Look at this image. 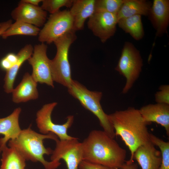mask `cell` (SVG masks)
Masks as SVG:
<instances>
[{
  "instance_id": "obj_8",
  "label": "cell",
  "mask_w": 169,
  "mask_h": 169,
  "mask_svg": "<svg viewBox=\"0 0 169 169\" xmlns=\"http://www.w3.org/2000/svg\"><path fill=\"white\" fill-rule=\"evenodd\" d=\"M57 105L56 102L45 104L37 112L36 119L37 126L42 134L52 133L57 136L60 140L72 139L74 137L68 134L67 131L73 123V115H68L66 118V122L63 124H56L52 121V113Z\"/></svg>"
},
{
  "instance_id": "obj_13",
  "label": "cell",
  "mask_w": 169,
  "mask_h": 169,
  "mask_svg": "<svg viewBox=\"0 0 169 169\" xmlns=\"http://www.w3.org/2000/svg\"><path fill=\"white\" fill-rule=\"evenodd\" d=\"M148 16L156 30V36L166 33L169 23V0H154Z\"/></svg>"
},
{
  "instance_id": "obj_28",
  "label": "cell",
  "mask_w": 169,
  "mask_h": 169,
  "mask_svg": "<svg viewBox=\"0 0 169 169\" xmlns=\"http://www.w3.org/2000/svg\"><path fill=\"white\" fill-rule=\"evenodd\" d=\"M18 59L17 54L13 53H9L1 60L0 67L2 69L7 71L16 63Z\"/></svg>"
},
{
  "instance_id": "obj_26",
  "label": "cell",
  "mask_w": 169,
  "mask_h": 169,
  "mask_svg": "<svg viewBox=\"0 0 169 169\" xmlns=\"http://www.w3.org/2000/svg\"><path fill=\"white\" fill-rule=\"evenodd\" d=\"M74 0H42L41 8L50 14L56 13L61 7L70 8Z\"/></svg>"
},
{
  "instance_id": "obj_20",
  "label": "cell",
  "mask_w": 169,
  "mask_h": 169,
  "mask_svg": "<svg viewBox=\"0 0 169 169\" xmlns=\"http://www.w3.org/2000/svg\"><path fill=\"white\" fill-rule=\"evenodd\" d=\"M152 4L145 0H124L118 13V21L136 15L148 16Z\"/></svg>"
},
{
  "instance_id": "obj_24",
  "label": "cell",
  "mask_w": 169,
  "mask_h": 169,
  "mask_svg": "<svg viewBox=\"0 0 169 169\" xmlns=\"http://www.w3.org/2000/svg\"><path fill=\"white\" fill-rule=\"evenodd\" d=\"M150 141L160 148L161 162L159 169H169V142H166L153 134H150Z\"/></svg>"
},
{
  "instance_id": "obj_19",
  "label": "cell",
  "mask_w": 169,
  "mask_h": 169,
  "mask_svg": "<svg viewBox=\"0 0 169 169\" xmlns=\"http://www.w3.org/2000/svg\"><path fill=\"white\" fill-rule=\"evenodd\" d=\"M33 49V48L31 44H27L21 49L17 54L18 57L17 62L6 71L4 79L3 88L6 93H12L13 90L14 82L19 70L23 64L31 56Z\"/></svg>"
},
{
  "instance_id": "obj_25",
  "label": "cell",
  "mask_w": 169,
  "mask_h": 169,
  "mask_svg": "<svg viewBox=\"0 0 169 169\" xmlns=\"http://www.w3.org/2000/svg\"><path fill=\"white\" fill-rule=\"evenodd\" d=\"M124 0H95V12H107L117 15Z\"/></svg>"
},
{
  "instance_id": "obj_2",
  "label": "cell",
  "mask_w": 169,
  "mask_h": 169,
  "mask_svg": "<svg viewBox=\"0 0 169 169\" xmlns=\"http://www.w3.org/2000/svg\"><path fill=\"white\" fill-rule=\"evenodd\" d=\"M114 129L115 136H119L131 152L129 160L133 161V156L140 146L150 141L147 125L139 110L129 107L108 115Z\"/></svg>"
},
{
  "instance_id": "obj_4",
  "label": "cell",
  "mask_w": 169,
  "mask_h": 169,
  "mask_svg": "<svg viewBox=\"0 0 169 169\" xmlns=\"http://www.w3.org/2000/svg\"><path fill=\"white\" fill-rule=\"evenodd\" d=\"M67 88L69 94L78 100L83 107L95 115L103 131L114 138L115 136L114 129L108 115L104 112L100 103L102 92L90 90L78 81L74 80Z\"/></svg>"
},
{
  "instance_id": "obj_10",
  "label": "cell",
  "mask_w": 169,
  "mask_h": 169,
  "mask_svg": "<svg viewBox=\"0 0 169 169\" xmlns=\"http://www.w3.org/2000/svg\"><path fill=\"white\" fill-rule=\"evenodd\" d=\"M47 46L44 43L36 45L32 55L27 60L32 67L31 75L34 81L54 88L50 59L47 56Z\"/></svg>"
},
{
  "instance_id": "obj_27",
  "label": "cell",
  "mask_w": 169,
  "mask_h": 169,
  "mask_svg": "<svg viewBox=\"0 0 169 169\" xmlns=\"http://www.w3.org/2000/svg\"><path fill=\"white\" fill-rule=\"evenodd\" d=\"M159 90L155 95L156 103L169 105V85H162L159 87Z\"/></svg>"
},
{
  "instance_id": "obj_18",
  "label": "cell",
  "mask_w": 169,
  "mask_h": 169,
  "mask_svg": "<svg viewBox=\"0 0 169 169\" xmlns=\"http://www.w3.org/2000/svg\"><path fill=\"white\" fill-rule=\"evenodd\" d=\"M37 85L31 75L26 73L20 83L12 92L13 102L19 103L37 99L38 97Z\"/></svg>"
},
{
  "instance_id": "obj_22",
  "label": "cell",
  "mask_w": 169,
  "mask_h": 169,
  "mask_svg": "<svg viewBox=\"0 0 169 169\" xmlns=\"http://www.w3.org/2000/svg\"><path fill=\"white\" fill-rule=\"evenodd\" d=\"M117 24L119 27L136 40H140L144 36V31L140 15H136L121 19L118 21Z\"/></svg>"
},
{
  "instance_id": "obj_16",
  "label": "cell",
  "mask_w": 169,
  "mask_h": 169,
  "mask_svg": "<svg viewBox=\"0 0 169 169\" xmlns=\"http://www.w3.org/2000/svg\"><path fill=\"white\" fill-rule=\"evenodd\" d=\"M21 111L20 107L17 108L9 115L0 118V134L3 136L0 138V151L8 141L15 139L21 131L19 122Z\"/></svg>"
},
{
  "instance_id": "obj_33",
  "label": "cell",
  "mask_w": 169,
  "mask_h": 169,
  "mask_svg": "<svg viewBox=\"0 0 169 169\" xmlns=\"http://www.w3.org/2000/svg\"><path fill=\"white\" fill-rule=\"evenodd\" d=\"M24 169H26L24 168Z\"/></svg>"
},
{
  "instance_id": "obj_14",
  "label": "cell",
  "mask_w": 169,
  "mask_h": 169,
  "mask_svg": "<svg viewBox=\"0 0 169 169\" xmlns=\"http://www.w3.org/2000/svg\"><path fill=\"white\" fill-rule=\"evenodd\" d=\"M144 120L150 124L155 122L163 126L169 135V105L156 103L149 104L139 110Z\"/></svg>"
},
{
  "instance_id": "obj_17",
  "label": "cell",
  "mask_w": 169,
  "mask_h": 169,
  "mask_svg": "<svg viewBox=\"0 0 169 169\" xmlns=\"http://www.w3.org/2000/svg\"><path fill=\"white\" fill-rule=\"evenodd\" d=\"M95 0H74L69 10L73 18L74 29H83L84 23L95 12Z\"/></svg>"
},
{
  "instance_id": "obj_1",
  "label": "cell",
  "mask_w": 169,
  "mask_h": 169,
  "mask_svg": "<svg viewBox=\"0 0 169 169\" xmlns=\"http://www.w3.org/2000/svg\"><path fill=\"white\" fill-rule=\"evenodd\" d=\"M82 143L83 160L118 169L126 161L125 150L104 131L92 130Z\"/></svg>"
},
{
  "instance_id": "obj_11",
  "label": "cell",
  "mask_w": 169,
  "mask_h": 169,
  "mask_svg": "<svg viewBox=\"0 0 169 169\" xmlns=\"http://www.w3.org/2000/svg\"><path fill=\"white\" fill-rule=\"evenodd\" d=\"M117 15L101 12H95L89 18L88 28L102 43L113 36L116 30Z\"/></svg>"
},
{
  "instance_id": "obj_7",
  "label": "cell",
  "mask_w": 169,
  "mask_h": 169,
  "mask_svg": "<svg viewBox=\"0 0 169 169\" xmlns=\"http://www.w3.org/2000/svg\"><path fill=\"white\" fill-rule=\"evenodd\" d=\"M73 31V19L69 10L59 11L50 14L40 31L38 40L41 43L50 44Z\"/></svg>"
},
{
  "instance_id": "obj_29",
  "label": "cell",
  "mask_w": 169,
  "mask_h": 169,
  "mask_svg": "<svg viewBox=\"0 0 169 169\" xmlns=\"http://www.w3.org/2000/svg\"><path fill=\"white\" fill-rule=\"evenodd\" d=\"M78 168L79 169H118L85 160H82L81 161L79 165Z\"/></svg>"
},
{
  "instance_id": "obj_15",
  "label": "cell",
  "mask_w": 169,
  "mask_h": 169,
  "mask_svg": "<svg viewBox=\"0 0 169 169\" xmlns=\"http://www.w3.org/2000/svg\"><path fill=\"white\" fill-rule=\"evenodd\" d=\"M150 141L139 146L134 152L133 159L142 169H159L161 162V151Z\"/></svg>"
},
{
  "instance_id": "obj_21",
  "label": "cell",
  "mask_w": 169,
  "mask_h": 169,
  "mask_svg": "<svg viewBox=\"0 0 169 169\" xmlns=\"http://www.w3.org/2000/svg\"><path fill=\"white\" fill-rule=\"evenodd\" d=\"M2 152L0 169H24L26 160L14 148L7 146L0 151Z\"/></svg>"
},
{
  "instance_id": "obj_5",
  "label": "cell",
  "mask_w": 169,
  "mask_h": 169,
  "mask_svg": "<svg viewBox=\"0 0 169 169\" xmlns=\"http://www.w3.org/2000/svg\"><path fill=\"white\" fill-rule=\"evenodd\" d=\"M74 31H72L54 42L57 51L54 58L50 60L52 76L53 81L68 88L73 80L69 52L71 45L76 38Z\"/></svg>"
},
{
  "instance_id": "obj_12",
  "label": "cell",
  "mask_w": 169,
  "mask_h": 169,
  "mask_svg": "<svg viewBox=\"0 0 169 169\" xmlns=\"http://www.w3.org/2000/svg\"><path fill=\"white\" fill-rule=\"evenodd\" d=\"M12 18L15 20L40 27L44 25L47 13L40 7L20 2L12 12Z\"/></svg>"
},
{
  "instance_id": "obj_6",
  "label": "cell",
  "mask_w": 169,
  "mask_h": 169,
  "mask_svg": "<svg viewBox=\"0 0 169 169\" xmlns=\"http://www.w3.org/2000/svg\"><path fill=\"white\" fill-rule=\"evenodd\" d=\"M143 65V60L139 51L131 43L125 42L115 68V70L126 79L122 93H127L133 87L139 77Z\"/></svg>"
},
{
  "instance_id": "obj_23",
  "label": "cell",
  "mask_w": 169,
  "mask_h": 169,
  "mask_svg": "<svg viewBox=\"0 0 169 169\" xmlns=\"http://www.w3.org/2000/svg\"><path fill=\"white\" fill-rule=\"evenodd\" d=\"M40 29L33 25L23 22L16 21L2 34L3 38L15 35H25L36 36L38 35Z\"/></svg>"
},
{
  "instance_id": "obj_9",
  "label": "cell",
  "mask_w": 169,
  "mask_h": 169,
  "mask_svg": "<svg viewBox=\"0 0 169 169\" xmlns=\"http://www.w3.org/2000/svg\"><path fill=\"white\" fill-rule=\"evenodd\" d=\"M55 141L56 146L51 154V161H59L62 159L65 162L68 169H78L83 160L82 142L75 137L67 140L58 139Z\"/></svg>"
},
{
  "instance_id": "obj_3",
  "label": "cell",
  "mask_w": 169,
  "mask_h": 169,
  "mask_svg": "<svg viewBox=\"0 0 169 169\" xmlns=\"http://www.w3.org/2000/svg\"><path fill=\"white\" fill-rule=\"evenodd\" d=\"M46 139L55 141L58 139L54 134L50 133L43 134L33 130L30 126L22 130L15 139L8 141V146L15 149L26 160L33 162H39L45 169H55L61 164L59 161H48L44 158V156L51 155L53 150L46 148L43 144Z\"/></svg>"
},
{
  "instance_id": "obj_32",
  "label": "cell",
  "mask_w": 169,
  "mask_h": 169,
  "mask_svg": "<svg viewBox=\"0 0 169 169\" xmlns=\"http://www.w3.org/2000/svg\"><path fill=\"white\" fill-rule=\"evenodd\" d=\"M42 0H22L23 3L35 6H38L39 3L42 2Z\"/></svg>"
},
{
  "instance_id": "obj_31",
  "label": "cell",
  "mask_w": 169,
  "mask_h": 169,
  "mask_svg": "<svg viewBox=\"0 0 169 169\" xmlns=\"http://www.w3.org/2000/svg\"><path fill=\"white\" fill-rule=\"evenodd\" d=\"M12 22V20L10 19L0 23V36L9 27Z\"/></svg>"
},
{
  "instance_id": "obj_30",
  "label": "cell",
  "mask_w": 169,
  "mask_h": 169,
  "mask_svg": "<svg viewBox=\"0 0 169 169\" xmlns=\"http://www.w3.org/2000/svg\"><path fill=\"white\" fill-rule=\"evenodd\" d=\"M120 169H138V166L133 161H125Z\"/></svg>"
}]
</instances>
